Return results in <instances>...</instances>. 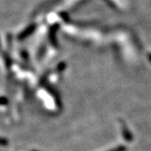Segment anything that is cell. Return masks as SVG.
<instances>
[{
    "label": "cell",
    "mask_w": 151,
    "mask_h": 151,
    "mask_svg": "<svg viewBox=\"0 0 151 151\" xmlns=\"http://www.w3.org/2000/svg\"><path fill=\"white\" fill-rule=\"evenodd\" d=\"M35 24H30V25H29L24 29H23V31H21V32L19 34L18 39L19 40H23L26 39L29 35H30L35 31Z\"/></svg>",
    "instance_id": "6da1fadb"
}]
</instances>
